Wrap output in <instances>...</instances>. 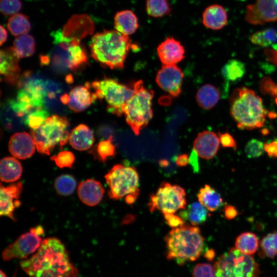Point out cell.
I'll return each instance as SVG.
<instances>
[{"label": "cell", "mask_w": 277, "mask_h": 277, "mask_svg": "<svg viewBox=\"0 0 277 277\" xmlns=\"http://www.w3.org/2000/svg\"><path fill=\"white\" fill-rule=\"evenodd\" d=\"M261 91L264 94H268L275 98L277 97V85L269 77L262 78L260 83Z\"/></svg>", "instance_id": "44"}, {"label": "cell", "mask_w": 277, "mask_h": 277, "mask_svg": "<svg viewBox=\"0 0 277 277\" xmlns=\"http://www.w3.org/2000/svg\"><path fill=\"white\" fill-rule=\"evenodd\" d=\"M220 97L221 93L219 89L210 84L202 86L196 94L198 105L205 109H209L214 107Z\"/></svg>", "instance_id": "28"}, {"label": "cell", "mask_w": 277, "mask_h": 277, "mask_svg": "<svg viewBox=\"0 0 277 277\" xmlns=\"http://www.w3.org/2000/svg\"><path fill=\"white\" fill-rule=\"evenodd\" d=\"M264 150L268 156L272 158L277 157V139L269 143L264 144Z\"/></svg>", "instance_id": "48"}, {"label": "cell", "mask_w": 277, "mask_h": 277, "mask_svg": "<svg viewBox=\"0 0 277 277\" xmlns=\"http://www.w3.org/2000/svg\"><path fill=\"white\" fill-rule=\"evenodd\" d=\"M13 48L19 58L32 55L35 52V41L29 34L20 35L15 38Z\"/></svg>", "instance_id": "31"}, {"label": "cell", "mask_w": 277, "mask_h": 277, "mask_svg": "<svg viewBox=\"0 0 277 277\" xmlns=\"http://www.w3.org/2000/svg\"><path fill=\"white\" fill-rule=\"evenodd\" d=\"M157 53L163 65H176L184 58L185 50L179 41L168 37L159 45Z\"/></svg>", "instance_id": "18"}, {"label": "cell", "mask_w": 277, "mask_h": 277, "mask_svg": "<svg viewBox=\"0 0 277 277\" xmlns=\"http://www.w3.org/2000/svg\"><path fill=\"white\" fill-rule=\"evenodd\" d=\"M21 266L30 277H77L78 275L65 245L56 238L43 240L36 252L22 261Z\"/></svg>", "instance_id": "1"}, {"label": "cell", "mask_w": 277, "mask_h": 277, "mask_svg": "<svg viewBox=\"0 0 277 277\" xmlns=\"http://www.w3.org/2000/svg\"><path fill=\"white\" fill-rule=\"evenodd\" d=\"M192 277H216L214 267L206 263L197 264L193 269Z\"/></svg>", "instance_id": "43"}, {"label": "cell", "mask_w": 277, "mask_h": 277, "mask_svg": "<svg viewBox=\"0 0 277 277\" xmlns=\"http://www.w3.org/2000/svg\"><path fill=\"white\" fill-rule=\"evenodd\" d=\"M76 186V181L73 176L64 174L57 176L54 183V187L56 192L62 196L72 194Z\"/></svg>", "instance_id": "34"}, {"label": "cell", "mask_w": 277, "mask_h": 277, "mask_svg": "<svg viewBox=\"0 0 277 277\" xmlns=\"http://www.w3.org/2000/svg\"><path fill=\"white\" fill-rule=\"evenodd\" d=\"M197 196L199 202L209 211H216L223 205L221 194L209 185L202 187Z\"/></svg>", "instance_id": "27"}, {"label": "cell", "mask_w": 277, "mask_h": 277, "mask_svg": "<svg viewBox=\"0 0 277 277\" xmlns=\"http://www.w3.org/2000/svg\"><path fill=\"white\" fill-rule=\"evenodd\" d=\"M146 9L147 14L154 17L169 15L171 10L169 0H146Z\"/></svg>", "instance_id": "37"}, {"label": "cell", "mask_w": 277, "mask_h": 277, "mask_svg": "<svg viewBox=\"0 0 277 277\" xmlns=\"http://www.w3.org/2000/svg\"><path fill=\"white\" fill-rule=\"evenodd\" d=\"M94 31V24L91 17L86 14H81L71 16L63 26L62 32L66 37L81 41L92 35Z\"/></svg>", "instance_id": "14"}, {"label": "cell", "mask_w": 277, "mask_h": 277, "mask_svg": "<svg viewBox=\"0 0 277 277\" xmlns=\"http://www.w3.org/2000/svg\"><path fill=\"white\" fill-rule=\"evenodd\" d=\"M7 28L14 36L27 34L31 28L28 17L22 13H16L8 19Z\"/></svg>", "instance_id": "32"}, {"label": "cell", "mask_w": 277, "mask_h": 277, "mask_svg": "<svg viewBox=\"0 0 277 277\" xmlns=\"http://www.w3.org/2000/svg\"><path fill=\"white\" fill-rule=\"evenodd\" d=\"M166 223L173 228H177L184 225V220L180 216L174 213H163Z\"/></svg>", "instance_id": "45"}, {"label": "cell", "mask_w": 277, "mask_h": 277, "mask_svg": "<svg viewBox=\"0 0 277 277\" xmlns=\"http://www.w3.org/2000/svg\"><path fill=\"white\" fill-rule=\"evenodd\" d=\"M223 211L225 217L229 220L234 219L239 213L235 206L230 205H225Z\"/></svg>", "instance_id": "47"}, {"label": "cell", "mask_w": 277, "mask_h": 277, "mask_svg": "<svg viewBox=\"0 0 277 277\" xmlns=\"http://www.w3.org/2000/svg\"><path fill=\"white\" fill-rule=\"evenodd\" d=\"M132 46L128 36L116 30L97 32L92 37L89 47L92 57L111 69H122Z\"/></svg>", "instance_id": "3"}, {"label": "cell", "mask_w": 277, "mask_h": 277, "mask_svg": "<svg viewBox=\"0 0 277 277\" xmlns=\"http://www.w3.org/2000/svg\"><path fill=\"white\" fill-rule=\"evenodd\" d=\"M1 277H7L4 272L1 270Z\"/></svg>", "instance_id": "58"}, {"label": "cell", "mask_w": 277, "mask_h": 277, "mask_svg": "<svg viewBox=\"0 0 277 277\" xmlns=\"http://www.w3.org/2000/svg\"><path fill=\"white\" fill-rule=\"evenodd\" d=\"M245 19L253 25L277 21V0H255L247 6Z\"/></svg>", "instance_id": "12"}, {"label": "cell", "mask_w": 277, "mask_h": 277, "mask_svg": "<svg viewBox=\"0 0 277 277\" xmlns=\"http://www.w3.org/2000/svg\"><path fill=\"white\" fill-rule=\"evenodd\" d=\"M44 233L42 226L30 228L29 231L21 235L15 242L3 250V260L8 261L15 258L26 259L37 250L42 242V236Z\"/></svg>", "instance_id": "11"}, {"label": "cell", "mask_w": 277, "mask_h": 277, "mask_svg": "<svg viewBox=\"0 0 277 277\" xmlns=\"http://www.w3.org/2000/svg\"><path fill=\"white\" fill-rule=\"evenodd\" d=\"M216 277H259V264L252 255L231 248L220 255L213 265Z\"/></svg>", "instance_id": "7"}, {"label": "cell", "mask_w": 277, "mask_h": 277, "mask_svg": "<svg viewBox=\"0 0 277 277\" xmlns=\"http://www.w3.org/2000/svg\"><path fill=\"white\" fill-rule=\"evenodd\" d=\"M198 155L195 150L193 149L189 156V163L193 168L194 172H198L199 170V166L198 162Z\"/></svg>", "instance_id": "49"}, {"label": "cell", "mask_w": 277, "mask_h": 277, "mask_svg": "<svg viewBox=\"0 0 277 277\" xmlns=\"http://www.w3.org/2000/svg\"><path fill=\"white\" fill-rule=\"evenodd\" d=\"M48 110L45 107L33 108L27 115L25 124L31 129L39 128L49 117Z\"/></svg>", "instance_id": "38"}, {"label": "cell", "mask_w": 277, "mask_h": 277, "mask_svg": "<svg viewBox=\"0 0 277 277\" xmlns=\"http://www.w3.org/2000/svg\"><path fill=\"white\" fill-rule=\"evenodd\" d=\"M202 22L207 28L220 30L227 24V13L221 5H210L204 10L202 14Z\"/></svg>", "instance_id": "22"}, {"label": "cell", "mask_w": 277, "mask_h": 277, "mask_svg": "<svg viewBox=\"0 0 277 277\" xmlns=\"http://www.w3.org/2000/svg\"><path fill=\"white\" fill-rule=\"evenodd\" d=\"M105 179L109 188L108 195L113 200L140 192L139 176L134 167L115 165L105 175Z\"/></svg>", "instance_id": "9"}, {"label": "cell", "mask_w": 277, "mask_h": 277, "mask_svg": "<svg viewBox=\"0 0 277 277\" xmlns=\"http://www.w3.org/2000/svg\"><path fill=\"white\" fill-rule=\"evenodd\" d=\"M184 74L176 65H163L157 71L155 81L158 86L173 97L181 93Z\"/></svg>", "instance_id": "13"}, {"label": "cell", "mask_w": 277, "mask_h": 277, "mask_svg": "<svg viewBox=\"0 0 277 277\" xmlns=\"http://www.w3.org/2000/svg\"><path fill=\"white\" fill-rule=\"evenodd\" d=\"M0 73L5 81L10 85L18 83L21 77L18 66L19 58L13 47L1 50Z\"/></svg>", "instance_id": "16"}, {"label": "cell", "mask_w": 277, "mask_h": 277, "mask_svg": "<svg viewBox=\"0 0 277 277\" xmlns=\"http://www.w3.org/2000/svg\"><path fill=\"white\" fill-rule=\"evenodd\" d=\"M42 65H48L50 64V58L48 55H42L39 57Z\"/></svg>", "instance_id": "54"}, {"label": "cell", "mask_w": 277, "mask_h": 277, "mask_svg": "<svg viewBox=\"0 0 277 277\" xmlns=\"http://www.w3.org/2000/svg\"><path fill=\"white\" fill-rule=\"evenodd\" d=\"M219 137L214 132L204 131L198 134L193 144V149L201 157L209 160L217 153L220 147Z\"/></svg>", "instance_id": "19"}, {"label": "cell", "mask_w": 277, "mask_h": 277, "mask_svg": "<svg viewBox=\"0 0 277 277\" xmlns=\"http://www.w3.org/2000/svg\"><path fill=\"white\" fill-rule=\"evenodd\" d=\"M96 155L98 160L105 163L107 160L115 156L116 148L113 144V136H109L107 139L103 140L96 145Z\"/></svg>", "instance_id": "39"}, {"label": "cell", "mask_w": 277, "mask_h": 277, "mask_svg": "<svg viewBox=\"0 0 277 277\" xmlns=\"http://www.w3.org/2000/svg\"><path fill=\"white\" fill-rule=\"evenodd\" d=\"M23 190V184L19 181L7 186L1 185V216H7L15 220L14 212L21 204L19 198Z\"/></svg>", "instance_id": "15"}, {"label": "cell", "mask_w": 277, "mask_h": 277, "mask_svg": "<svg viewBox=\"0 0 277 277\" xmlns=\"http://www.w3.org/2000/svg\"><path fill=\"white\" fill-rule=\"evenodd\" d=\"M259 241L257 236L251 232H244L236 239L235 248L243 254L252 255L258 250Z\"/></svg>", "instance_id": "30"}, {"label": "cell", "mask_w": 277, "mask_h": 277, "mask_svg": "<svg viewBox=\"0 0 277 277\" xmlns=\"http://www.w3.org/2000/svg\"><path fill=\"white\" fill-rule=\"evenodd\" d=\"M97 98L107 103V110L117 116L123 114V109L134 93L133 85L128 86L111 78L95 81L91 84Z\"/></svg>", "instance_id": "8"}, {"label": "cell", "mask_w": 277, "mask_h": 277, "mask_svg": "<svg viewBox=\"0 0 277 277\" xmlns=\"http://www.w3.org/2000/svg\"><path fill=\"white\" fill-rule=\"evenodd\" d=\"M0 176L2 182H14L18 180L23 172L21 163L13 157H5L1 160Z\"/></svg>", "instance_id": "26"}, {"label": "cell", "mask_w": 277, "mask_h": 277, "mask_svg": "<svg viewBox=\"0 0 277 277\" xmlns=\"http://www.w3.org/2000/svg\"><path fill=\"white\" fill-rule=\"evenodd\" d=\"M215 255L214 250L210 249L206 251L205 256L209 261H212Z\"/></svg>", "instance_id": "55"}, {"label": "cell", "mask_w": 277, "mask_h": 277, "mask_svg": "<svg viewBox=\"0 0 277 277\" xmlns=\"http://www.w3.org/2000/svg\"><path fill=\"white\" fill-rule=\"evenodd\" d=\"M34 139L26 132L13 134L9 141L8 149L10 153L18 159L25 160L31 157L35 151Z\"/></svg>", "instance_id": "17"}, {"label": "cell", "mask_w": 277, "mask_h": 277, "mask_svg": "<svg viewBox=\"0 0 277 277\" xmlns=\"http://www.w3.org/2000/svg\"><path fill=\"white\" fill-rule=\"evenodd\" d=\"M56 165L60 168H71L75 162L74 154L69 151H62L57 155L51 157Z\"/></svg>", "instance_id": "40"}, {"label": "cell", "mask_w": 277, "mask_h": 277, "mask_svg": "<svg viewBox=\"0 0 277 277\" xmlns=\"http://www.w3.org/2000/svg\"><path fill=\"white\" fill-rule=\"evenodd\" d=\"M189 163V157L187 154H183L177 156L175 159V163L179 167H184Z\"/></svg>", "instance_id": "50"}, {"label": "cell", "mask_w": 277, "mask_h": 277, "mask_svg": "<svg viewBox=\"0 0 277 277\" xmlns=\"http://www.w3.org/2000/svg\"><path fill=\"white\" fill-rule=\"evenodd\" d=\"M66 80L67 83H71L73 82V77L71 75H68L66 76Z\"/></svg>", "instance_id": "57"}, {"label": "cell", "mask_w": 277, "mask_h": 277, "mask_svg": "<svg viewBox=\"0 0 277 277\" xmlns=\"http://www.w3.org/2000/svg\"><path fill=\"white\" fill-rule=\"evenodd\" d=\"M139 194L140 192H136L127 195L125 198L126 202L129 205L133 204L136 201Z\"/></svg>", "instance_id": "52"}, {"label": "cell", "mask_w": 277, "mask_h": 277, "mask_svg": "<svg viewBox=\"0 0 277 277\" xmlns=\"http://www.w3.org/2000/svg\"><path fill=\"white\" fill-rule=\"evenodd\" d=\"M204 238L197 226L183 225L165 236L166 258L182 266L197 260L204 247Z\"/></svg>", "instance_id": "2"}, {"label": "cell", "mask_w": 277, "mask_h": 277, "mask_svg": "<svg viewBox=\"0 0 277 277\" xmlns=\"http://www.w3.org/2000/svg\"><path fill=\"white\" fill-rule=\"evenodd\" d=\"M105 190L102 184L94 179H87L80 182L77 188L79 199L85 205L93 207L102 201Z\"/></svg>", "instance_id": "20"}, {"label": "cell", "mask_w": 277, "mask_h": 277, "mask_svg": "<svg viewBox=\"0 0 277 277\" xmlns=\"http://www.w3.org/2000/svg\"><path fill=\"white\" fill-rule=\"evenodd\" d=\"M7 36L8 34L7 31L2 25H1V45H2V44L6 41Z\"/></svg>", "instance_id": "53"}, {"label": "cell", "mask_w": 277, "mask_h": 277, "mask_svg": "<svg viewBox=\"0 0 277 277\" xmlns=\"http://www.w3.org/2000/svg\"><path fill=\"white\" fill-rule=\"evenodd\" d=\"M207 209L200 202L190 204L187 209L180 212L179 216L188 221L192 225L197 226L205 222L209 216Z\"/></svg>", "instance_id": "29"}, {"label": "cell", "mask_w": 277, "mask_h": 277, "mask_svg": "<svg viewBox=\"0 0 277 277\" xmlns=\"http://www.w3.org/2000/svg\"><path fill=\"white\" fill-rule=\"evenodd\" d=\"M250 39L256 45L268 47L277 42V30L270 28L255 32L250 36Z\"/></svg>", "instance_id": "36"}, {"label": "cell", "mask_w": 277, "mask_h": 277, "mask_svg": "<svg viewBox=\"0 0 277 277\" xmlns=\"http://www.w3.org/2000/svg\"><path fill=\"white\" fill-rule=\"evenodd\" d=\"M186 194L182 187L162 182L156 191L151 194L148 205L150 212L159 210L163 213H174L186 206Z\"/></svg>", "instance_id": "10"}, {"label": "cell", "mask_w": 277, "mask_h": 277, "mask_svg": "<svg viewBox=\"0 0 277 277\" xmlns=\"http://www.w3.org/2000/svg\"><path fill=\"white\" fill-rule=\"evenodd\" d=\"M264 151V144L255 138L250 140L245 148L246 156L250 159L260 157Z\"/></svg>", "instance_id": "41"}, {"label": "cell", "mask_w": 277, "mask_h": 277, "mask_svg": "<svg viewBox=\"0 0 277 277\" xmlns=\"http://www.w3.org/2000/svg\"><path fill=\"white\" fill-rule=\"evenodd\" d=\"M90 85L86 83L84 86H78L71 90L69 94V108L75 112L83 111L93 103L97 97L90 90Z\"/></svg>", "instance_id": "21"}, {"label": "cell", "mask_w": 277, "mask_h": 277, "mask_svg": "<svg viewBox=\"0 0 277 277\" xmlns=\"http://www.w3.org/2000/svg\"><path fill=\"white\" fill-rule=\"evenodd\" d=\"M246 72L244 64L237 60L229 61L222 68V73L226 82H235L242 78Z\"/></svg>", "instance_id": "33"}, {"label": "cell", "mask_w": 277, "mask_h": 277, "mask_svg": "<svg viewBox=\"0 0 277 277\" xmlns=\"http://www.w3.org/2000/svg\"><path fill=\"white\" fill-rule=\"evenodd\" d=\"M133 87V94L124 106L123 112L127 124L137 135L152 117L154 92L146 88L141 80L134 82Z\"/></svg>", "instance_id": "5"}, {"label": "cell", "mask_w": 277, "mask_h": 277, "mask_svg": "<svg viewBox=\"0 0 277 277\" xmlns=\"http://www.w3.org/2000/svg\"><path fill=\"white\" fill-rule=\"evenodd\" d=\"M220 142L224 148H232L234 150L237 148L236 143L232 135L226 132L219 134Z\"/></svg>", "instance_id": "46"}, {"label": "cell", "mask_w": 277, "mask_h": 277, "mask_svg": "<svg viewBox=\"0 0 277 277\" xmlns=\"http://www.w3.org/2000/svg\"><path fill=\"white\" fill-rule=\"evenodd\" d=\"M69 122L66 117L53 115L39 128L31 129L30 132L37 151L49 155L57 145L63 147L69 139Z\"/></svg>", "instance_id": "6"}, {"label": "cell", "mask_w": 277, "mask_h": 277, "mask_svg": "<svg viewBox=\"0 0 277 277\" xmlns=\"http://www.w3.org/2000/svg\"><path fill=\"white\" fill-rule=\"evenodd\" d=\"M69 140L71 146L75 149L85 151L92 146L94 134L87 126L80 124L71 131Z\"/></svg>", "instance_id": "23"}, {"label": "cell", "mask_w": 277, "mask_h": 277, "mask_svg": "<svg viewBox=\"0 0 277 277\" xmlns=\"http://www.w3.org/2000/svg\"><path fill=\"white\" fill-rule=\"evenodd\" d=\"M277 85V84H276Z\"/></svg>", "instance_id": "59"}, {"label": "cell", "mask_w": 277, "mask_h": 277, "mask_svg": "<svg viewBox=\"0 0 277 277\" xmlns=\"http://www.w3.org/2000/svg\"><path fill=\"white\" fill-rule=\"evenodd\" d=\"M114 24L117 31L127 36L135 33L139 26L136 15L130 10L117 12L114 17Z\"/></svg>", "instance_id": "24"}, {"label": "cell", "mask_w": 277, "mask_h": 277, "mask_svg": "<svg viewBox=\"0 0 277 277\" xmlns=\"http://www.w3.org/2000/svg\"><path fill=\"white\" fill-rule=\"evenodd\" d=\"M60 101L63 105H67L69 102V94H63L60 96Z\"/></svg>", "instance_id": "56"}, {"label": "cell", "mask_w": 277, "mask_h": 277, "mask_svg": "<svg viewBox=\"0 0 277 277\" xmlns=\"http://www.w3.org/2000/svg\"><path fill=\"white\" fill-rule=\"evenodd\" d=\"M259 254L262 258L273 259L277 256V231L269 233L263 238L260 243Z\"/></svg>", "instance_id": "35"}, {"label": "cell", "mask_w": 277, "mask_h": 277, "mask_svg": "<svg viewBox=\"0 0 277 277\" xmlns=\"http://www.w3.org/2000/svg\"><path fill=\"white\" fill-rule=\"evenodd\" d=\"M274 50H266V55L270 61L277 64V47Z\"/></svg>", "instance_id": "51"}, {"label": "cell", "mask_w": 277, "mask_h": 277, "mask_svg": "<svg viewBox=\"0 0 277 277\" xmlns=\"http://www.w3.org/2000/svg\"><path fill=\"white\" fill-rule=\"evenodd\" d=\"M230 113L239 128L251 130L264 125L267 112L259 96L252 90L242 87L232 94Z\"/></svg>", "instance_id": "4"}, {"label": "cell", "mask_w": 277, "mask_h": 277, "mask_svg": "<svg viewBox=\"0 0 277 277\" xmlns=\"http://www.w3.org/2000/svg\"><path fill=\"white\" fill-rule=\"evenodd\" d=\"M1 117L3 126L8 131L19 130L27 126L25 118L13 109L8 100L2 106Z\"/></svg>", "instance_id": "25"}, {"label": "cell", "mask_w": 277, "mask_h": 277, "mask_svg": "<svg viewBox=\"0 0 277 277\" xmlns=\"http://www.w3.org/2000/svg\"><path fill=\"white\" fill-rule=\"evenodd\" d=\"M21 8L22 3L20 0H1V12L5 16L17 13Z\"/></svg>", "instance_id": "42"}]
</instances>
